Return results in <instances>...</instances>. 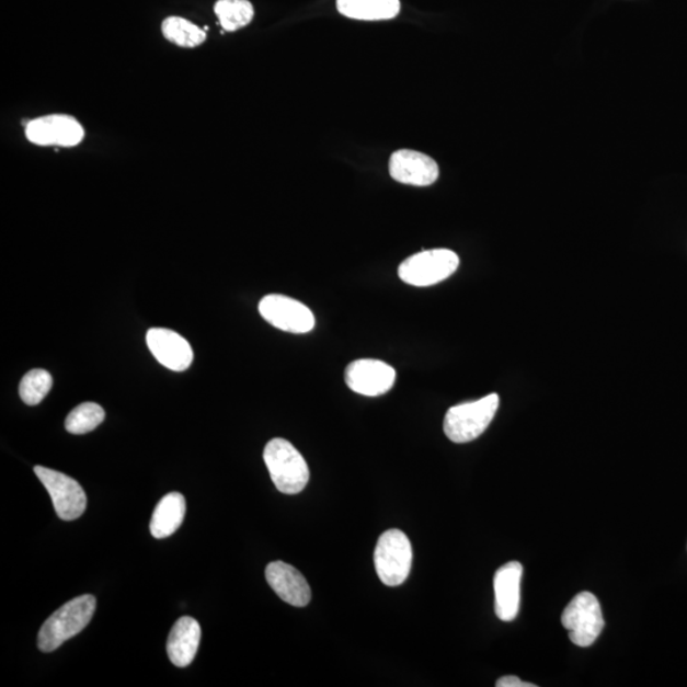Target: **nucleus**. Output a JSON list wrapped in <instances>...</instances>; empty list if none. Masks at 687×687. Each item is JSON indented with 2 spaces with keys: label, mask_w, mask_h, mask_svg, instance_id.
<instances>
[{
  "label": "nucleus",
  "mask_w": 687,
  "mask_h": 687,
  "mask_svg": "<svg viewBox=\"0 0 687 687\" xmlns=\"http://www.w3.org/2000/svg\"><path fill=\"white\" fill-rule=\"evenodd\" d=\"M94 610H96V598L92 595L77 597L61 606L39 629L37 637L39 651L54 652L70 638L81 633L92 620Z\"/></svg>",
  "instance_id": "f257e3e1"
},
{
  "label": "nucleus",
  "mask_w": 687,
  "mask_h": 687,
  "mask_svg": "<svg viewBox=\"0 0 687 687\" xmlns=\"http://www.w3.org/2000/svg\"><path fill=\"white\" fill-rule=\"evenodd\" d=\"M264 461L274 485L284 494H298L310 480V469L290 442L274 438L264 449Z\"/></svg>",
  "instance_id": "f03ea898"
},
{
  "label": "nucleus",
  "mask_w": 687,
  "mask_h": 687,
  "mask_svg": "<svg viewBox=\"0 0 687 687\" xmlns=\"http://www.w3.org/2000/svg\"><path fill=\"white\" fill-rule=\"evenodd\" d=\"M500 408V397L496 393L448 410L444 431L449 440L455 444H468L483 434L491 425Z\"/></svg>",
  "instance_id": "7ed1b4c3"
},
{
  "label": "nucleus",
  "mask_w": 687,
  "mask_h": 687,
  "mask_svg": "<svg viewBox=\"0 0 687 687\" xmlns=\"http://www.w3.org/2000/svg\"><path fill=\"white\" fill-rule=\"evenodd\" d=\"M413 564L409 537L392 528L380 536L375 550L376 572L386 586L398 587L408 580Z\"/></svg>",
  "instance_id": "20e7f679"
},
{
  "label": "nucleus",
  "mask_w": 687,
  "mask_h": 687,
  "mask_svg": "<svg viewBox=\"0 0 687 687\" xmlns=\"http://www.w3.org/2000/svg\"><path fill=\"white\" fill-rule=\"evenodd\" d=\"M458 265L460 257L451 250H426L400 264L399 278L409 286L431 287L449 278Z\"/></svg>",
  "instance_id": "39448f33"
},
{
  "label": "nucleus",
  "mask_w": 687,
  "mask_h": 687,
  "mask_svg": "<svg viewBox=\"0 0 687 687\" xmlns=\"http://www.w3.org/2000/svg\"><path fill=\"white\" fill-rule=\"evenodd\" d=\"M562 623L575 645L586 649L594 644L605 627L602 605L597 597L591 592H581L565 607Z\"/></svg>",
  "instance_id": "423d86ee"
},
{
  "label": "nucleus",
  "mask_w": 687,
  "mask_h": 687,
  "mask_svg": "<svg viewBox=\"0 0 687 687\" xmlns=\"http://www.w3.org/2000/svg\"><path fill=\"white\" fill-rule=\"evenodd\" d=\"M36 477L49 492L55 512L62 520L81 517L87 508V495L77 480L66 473L36 466Z\"/></svg>",
  "instance_id": "0eeeda50"
},
{
  "label": "nucleus",
  "mask_w": 687,
  "mask_h": 687,
  "mask_svg": "<svg viewBox=\"0 0 687 687\" xmlns=\"http://www.w3.org/2000/svg\"><path fill=\"white\" fill-rule=\"evenodd\" d=\"M259 312L271 325L291 334L310 333L316 323L310 308L282 295L265 296L259 304Z\"/></svg>",
  "instance_id": "6e6552de"
},
{
  "label": "nucleus",
  "mask_w": 687,
  "mask_h": 687,
  "mask_svg": "<svg viewBox=\"0 0 687 687\" xmlns=\"http://www.w3.org/2000/svg\"><path fill=\"white\" fill-rule=\"evenodd\" d=\"M397 381V370L377 359H359L345 369V382L354 392L363 397H381L389 392Z\"/></svg>",
  "instance_id": "1a4fd4ad"
},
{
  "label": "nucleus",
  "mask_w": 687,
  "mask_h": 687,
  "mask_svg": "<svg viewBox=\"0 0 687 687\" xmlns=\"http://www.w3.org/2000/svg\"><path fill=\"white\" fill-rule=\"evenodd\" d=\"M26 137L37 146L75 147L83 140L84 130L72 116L49 115L30 122Z\"/></svg>",
  "instance_id": "9d476101"
},
{
  "label": "nucleus",
  "mask_w": 687,
  "mask_h": 687,
  "mask_svg": "<svg viewBox=\"0 0 687 687\" xmlns=\"http://www.w3.org/2000/svg\"><path fill=\"white\" fill-rule=\"evenodd\" d=\"M389 170L394 181L412 186H431L439 178V168L433 158L410 149L394 152L390 158Z\"/></svg>",
  "instance_id": "9b49d317"
},
{
  "label": "nucleus",
  "mask_w": 687,
  "mask_h": 687,
  "mask_svg": "<svg viewBox=\"0 0 687 687\" xmlns=\"http://www.w3.org/2000/svg\"><path fill=\"white\" fill-rule=\"evenodd\" d=\"M147 344L154 358L162 366L183 373L192 366L194 353L185 337L169 329H151L147 333Z\"/></svg>",
  "instance_id": "f8f14e48"
},
{
  "label": "nucleus",
  "mask_w": 687,
  "mask_h": 687,
  "mask_svg": "<svg viewBox=\"0 0 687 687\" xmlns=\"http://www.w3.org/2000/svg\"><path fill=\"white\" fill-rule=\"evenodd\" d=\"M266 581L284 603L305 607L311 602V588L301 572L284 562H273L266 566Z\"/></svg>",
  "instance_id": "ddd939ff"
},
{
  "label": "nucleus",
  "mask_w": 687,
  "mask_h": 687,
  "mask_svg": "<svg viewBox=\"0 0 687 687\" xmlns=\"http://www.w3.org/2000/svg\"><path fill=\"white\" fill-rule=\"evenodd\" d=\"M523 574V564L509 562L501 566L494 575L495 614L502 621L517 618Z\"/></svg>",
  "instance_id": "4468645a"
},
{
  "label": "nucleus",
  "mask_w": 687,
  "mask_h": 687,
  "mask_svg": "<svg viewBox=\"0 0 687 687\" xmlns=\"http://www.w3.org/2000/svg\"><path fill=\"white\" fill-rule=\"evenodd\" d=\"M202 628L199 622L188 616L179 619L168 639V654L178 667L192 665L199 650Z\"/></svg>",
  "instance_id": "2eb2a0df"
},
{
  "label": "nucleus",
  "mask_w": 687,
  "mask_h": 687,
  "mask_svg": "<svg viewBox=\"0 0 687 687\" xmlns=\"http://www.w3.org/2000/svg\"><path fill=\"white\" fill-rule=\"evenodd\" d=\"M186 513V501L183 494L173 492L164 495L153 512L151 534L156 539L175 534L183 525Z\"/></svg>",
  "instance_id": "dca6fc26"
},
{
  "label": "nucleus",
  "mask_w": 687,
  "mask_h": 687,
  "mask_svg": "<svg viewBox=\"0 0 687 687\" xmlns=\"http://www.w3.org/2000/svg\"><path fill=\"white\" fill-rule=\"evenodd\" d=\"M337 11L359 21H386L397 18L400 0H336Z\"/></svg>",
  "instance_id": "f3484780"
},
{
  "label": "nucleus",
  "mask_w": 687,
  "mask_h": 687,
  "mask_svg": "<svg viewBox=\"0 0 687 687\" xmlns=\"http://www.w3.org/2000/svg\"><path fill=\"white\" fill-rule=\"evenodd\" d=\"M215 11L220 25L229 33L247 27L255 13L249 0H218Z\"/></svg>",
  "instance_id": "a211bd4d"
},
{
  "label": "nucleus",
  "mask_w": 687,
  "mask_h": 687,
  "mask_svg": "<svg viewBox=\"0 0 687 687\" xmlns=\"http://www.w3.org/2000/svg\"><path fill=\"white\" fill-rule=\"evenodd\" d=\"M162 34L170 43L180 47H196L207 39V34L191 21L169 18L162 23Z\"/></svg>",
  "instance_id": "6ab92c4d"
},
{
  "label": "nucleus",
  "mask_w": 687,
  "mask_h": 687,
  "mask_svg": "<svg viewBox=\"0 0 687 687\" xmlns=\"http://www.w3.org/2000/svg\"><path fill=\"white\" fill-rule=\"evenodd\" d=\"M105 421V410L94 402H84L69 413L66 428L72 434H85L98 428Z\"/></svg>",
  "instance_id": "aec40b11"
},
{
  "label": "nucleus",
  "mask_w": 687,
  "mask_h": 687,
  "mask_svg": "<svg viewBox=\"0 0 687 687\" xmlns=\"http://www.w3.org/2000/svg\"><path fill=\"white\" fill-rule=\"evenodd\" d=\"M53 386V377L44 369H34L23 376L20 385V397L30 407L38 405Z\"/></svg>",
  "instance_id": "412c9836"
},
{
  "label": "nucleus",
  "mask_w": 687,
  "mask_h": 687,
  "mask_svg": "<svg viewBox=\"0 0 687 687\" xmlns=\"http://www.w3.org/2000/svg\"><path fill=\"white\" fill-rule=\"evenodd\" d=\"M495 685L496 687H536L534 684L520 680L517 676H504Z\"/></svg>",
  "instance_id": "4be33fe9"
}]
</instances>
